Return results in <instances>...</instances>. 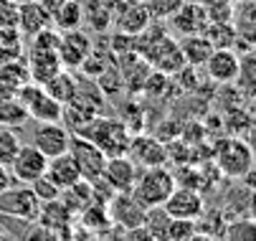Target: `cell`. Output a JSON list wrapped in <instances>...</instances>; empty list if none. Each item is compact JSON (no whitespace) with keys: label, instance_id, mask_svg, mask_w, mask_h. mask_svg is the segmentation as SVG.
Wrapping results in <instances>:
<instances>
[{"label":"cell","instance_id":"ba28073f","mask_svg":"<svg viewBox=\"0 0 256 241\" xmlns=\"http://www.w3.org/2000/svg\"><path fill=\"white\" fill-rule=\"evenodd\" d=\"M48 158L36 148V145H20V150L16 152V158L10 160V173L16 183H33L36 178H41L46 173Z\"/></svg>","mask_w":256,"mask_h":241},{"label":"cell","instance_id":"8d00e7d4","mask_svg":"<svg viewBox=\"0 0 256 241\" xmlns=\"http://www.w3.org/2000/svg\"><path fill=\"white\" fill-rule=\"evenodd\" d=\"M10 183H16V180H13V173H10V168L0 162V190H3V188H8Z\"/></svg>","mask_w":256,"mask_h":241},{"label":"cell","instance_id":"f35d334b","mask_svg":"<svg viewBox=\"0 0 256 241\" xmlns=\"http://www.w3.org/2000/svg\"><path fill=\"white\" fill-rule=\"evenodd\" d=\"M251 150H254V158H256V145H251Z\"/></svg>","mask_w":256,"mask_h":241},{"label":"cell","instance_id":"f546056e","mask_svg":"<svg viewBox=\"0 0 256 241\" xmlns=\"http://www.w3.org/2000/svg\"><path fill=\"white\" fill-rule=\"evenodd\" d=\"M76 218H79V224H82V226H86L89 231H96V234H102V231H106L109 226H112V218H109V208H106V203H99V200L89 203L86 208L76 216Z\"/></svg>","mask_w":256,"mask_h":241},{"label":"cell","instance_id":"8fae6325","mask_svg":"<svg viewBox=\"0 0 256 241\" xmlns=\"http://www.w3.org/2000/svg\"><path fill=\"white\" fill-rule=\"evenodd\" d=\"M127 155L132 158V162L137 168H152V165H165L168 162V148L162 140L150 134H132Z\"/></svg>","mask_w":256,"mask_h":241},{"label":"cell","instance_id":"83f0119b","mask_svg":"<svg viewBox=\"0 0 256 241\" xmlns=\"http://www.w3.org/2000/svg\"><path fill=\"white\" fill-rule=\"evenodd\" d=\"M203 36L213 44V48H234V44L238 41V30L231 26V20H208Z\"/></svg>","mask_w":256,"mask_h":241},{"label":"cell","instance_id":"1f68e13d","mask_svg":"<svg viewBox=\"0 0 256 241\" xmlns=\"http://www.w3.org/2000/svg\"><path fill=\"white\" fill-rule=\"evenodd\" d=\"M18 150H20V137H18L16 127L0 124V162L10 165V160L16 158Z\"/></svg>","mask_w":256,"mask_h":241},{"label":"cell","instance_id":"9c48e42d","mask_svg":"<svg viewBox=\"0 0 256 241\" xmlns=\"http://www.w3.org/2000/svg\"><path fill=\"white\" fill-rule=\"evenodd\" d=\"M208 10H206V3H200V0H186L170 18V30L175 33V36H193V33H203V28L208 26Z\"/></svg>","mask_w":256,"mask_h":241},{"label":"cell","instance_id":"5b68a950","mask_svg":"<svg viewBox=\"0 0 256 241\" xmlns=\"http://www.w3.org/2000/svg\"><path fill=\"white\" fill-rule=\"evenodd\" d=\"M254 150L246 140L238 137H228L216 148V165L226 178H244L254 168Z\"/></svg>","mask_w":256,"mask_h":241},{"label":"cell","instance_id":"2e32d148","mask_svg":"<svg viewBox=\"0 0 256 241\" xmlns=\"http://www.w3.org/2000/svg\"><path fill=\"white\" fill-rule=\"evenodd\" d=\"M74 218H76V216L71 214L58 198H54V200L41 203L38 216H36V224L44 226V228H46L48 234H54V236H71V224H76Z\"/></svg>","mask_w":256,"mask_h":241},{"label":"cell","instance_id":"44dd1931","mask_svg":"<svg viewBox=\"0 0 256 241\" xmlns=\"http://www.w3.org/2000/svg\"><path fill=\"white\" fill-rule=\"evenodd\" d=\"M58 200H61L74 216H79L89 203H94V186H92V180L79 178L76 183H71L68 188H61Z\"/></svg>","mask_w":256,"mask_h":241},{"label":"cell","instance_id":"603a6c76","mask_svg":"<svg viewBox=\"0 0 256 241\" xmlns=\"http://www.w3.org/2000/svg\"><path fill=\"white\" fill-rule=\"evenodd\" d=\"M234 86L248 99L256 96V48L238 54V74H236Z\"/></svg>","mask_w":256,"mask_h":241},{"label":"cell","instance_id":"4fadbf2b","mask_svg":"<svg viewBox=\"0 0 256 241\" xmlns=\"http://www.w3.org/2000/svg\"><path fill=\"white\" fill-rule=\"evenodd\" d=\"M68 142H71V132L64 122H38V127L33 132V145L46 158L66 152Z\"/></svg>","mask_w":256,"mask_h":241},{"label":"cell","instance_id":"d6a6232c","mask_svg":"<svg viewBox=\"0 0 256 241\" xmlns=\"http://www.w3.org/2000/svg\"><path fill=\"white\" fill-rule=\"evenodd\" d=\"M152 20H168L186 0H142Z\"/></svg>","mask_w":256,"mask_h":241},{"label":"cell","instance_id":"d4e9b609","mask_svg":"<svg viewBox=\"0 0 256 241\" xmlns=\"http://www.w3.org/2000/svg\"><path fill=\"white\" fill-rule=\"evenodd\" d=\"M28 66L23 58L0 64V94H18V89L28 82Z\"/></svg>","mask_w":256,"mask_h":241},{"label":"cell","instance_id":"cb8c5ba5","mask_svg":"<svg viewBox=\"0 0 256 241\" xmlns=\"http://www.w3.org/2000/svg\"><path fill=\"white\" fill-rule=\"evenodd\" d=\"M51 23H56L61 30L79 28L84 20V6L79 0H58V6H51Z\"/></svg>","mask_w":256,"mask_h":241},{"label":"cell","instance_id":"74e56055","mask_svg":"<svg viewBox=\"0 0 256 241\" xmlns=\"http://www.w3.org/2000/svg\"><path fill=\"white\" fill-rule=\"evenodd\" d=\"M246 214H248L251 218H256V190H251V193H248V206H246Z\"/></svg>","mask_w":256,"mask_h":241},{"label":"cell","instance_id":"7c38bea8","mask_svg":"<svg viewBox=\"0 0 256 241\" xmlns=\"http://www.w3.org/2000/svg\"><path fill=\"white\" fill-rule=\"evenodd\" d=\"M137 173H140V168L132 162L130 155H114V158H106V165L102 170V180L114 193H127V190H132Z\"/></svg>","mask_w":256,"mask_h":241},{"label":"cell","instance_id":"5bb4252c","mask_svg":"<svg viewBox=\"0 0 256 241\" xmlns=\"http://www.w3.org/2000/svg\"><path fill=\"white\" fill-rule=\"evenodd\" d=\"M58 58H61V66L64 68H79L84 64V58L92 54V38L84 36L79 28H71V30H64L61 38H58Z\"/></svg>","mask_w":256,"mask_h":241},{"label":"cell","instance_id":"836d02e7","mask_svg":"<svg viewBox=\"0 0 256 241\" xmlns=\"http://www.w3.org/2000/svg\"><path fill=\"white\" fill-rule=\"evenodd\" d=\"M196 236H198L196 221L170 218V226H168V234H165V238H168V241H186V238H196Z\"/></svg>","mask_w":256,"mask_h":241},{"label":"cell","instance_id":"52a82bcc","mask_svg":"<svg viewBox=\"0 0 256 241\" xmlns=\"http://www.w3.org/2000/svg\"><path fill=\"white\" fill-rule=\"evenodd\" d=\"M106 208H109V218H112V224L120 226L122 234L130 231V228L142 226L144 214H148V208H144V206H142L130 190H127V193H114L112 198H109Z\"/></svg>","mask_w":256,"mask_h":241},{"label":"cell","instance_id":"7a4b0ae2","mask_svg":"<svg viewBox=\"0 0 256 241\" xmlns=\"http://www.w3.org/2000/svg\"><path fill=\"white\" fill-rule=\"evenodd\" d=\"M132 134H134V132L124 124V120L104 117V114H96L94 122H92V124L86 127V132H84V137H89L92 142H96L106 158L127 155V148H130Z\"/></svg>","mask_w":256,"mask_h":241},{"label":"cell","instance_id":"d590c367","mask_svg":"<svg viewBox=\"0 0 256 241\" xmlns=\"http://www.w3.org/2000/svg\"><path fill=\"white\" fill-rule=\"evenodd\" d=\"M0 28H18V3L0 0Z\"/></svg>","mask_w":256,"mask_h":241},{"label":"cell","instance_id":"d6986e66","mask_svg":"<svg viewBox=\"0 0 256 241\" xmlns=\"http://www.w3.org/2000/svg\"><path fill=\"white\" fill-rule=\"evenodd\" d=\"M58 190L61 188H68L71 183H76L82 178L79 168H76V160L71 158V152H61V155H54L48 158V165H46V173H44Z\"/></svg>","mask_w":256,"mask_h":241},{"label":"cell","instance_id":"ffe728a7","mask_svg":"<svg viewBox=\"0 0 256 241\" xmlns=\"http://www.w3.org/2000/svg\"><path fill=\"white\" fill-rule=\"evenodd\" d=\"M114 18H117L120 33H127V36H137V33H142L144 28L152 23V18H150V13H148V8H144L142 0L124 3V6L114 13Z\"/></svg>","mask_w":256,"mask_h":241},{"label":"cell","instance_id":"4316f807","mask_svg":"<svg viewBox=\"0 0 256 241\" xmlns=\"http://www.w3.org/2000/svg\"><path fill=\"white\" fill-rule=\"evenodd\" d=\"M44 89H46L54 99H58L61 104H66V102L74 99V92H76V76L71 74V68H61V72H56V74L44 84Z\"/></svg>","mask_w":256,"mask_h":241},{"label":"cell","instance_id":"6da1fadb","mask_svg":"<svg viewBox=\"0 0 256 241\" xmlns=\"http://www.w3.org/2000/svg\"><path fill=\"white\" fill-rule=\"evenodd\" d=\"M175 188V173L165 165H152V168H140L137 180L132 186V196L144 206V208H155L168 200V196Z\"/></svg>","mask_w":256,"mask_h":241},{"label":"cell","instance_id":"7402d4cb","mask_svg":"<svg viewBox=\"0 0 256 241\" xmlns=\"http://www.w3.org/2000/svg\"><path fill=\"white\" fill-rule=\"evenodd\" d=\"M180 51H182V58L186 64L196 66V68H203V64L208 61L210 51H213V44L203 36V33H193V36H182L180 41Z\"/></svg>","mask_w":256,"mask_h":241},{"label":"cell","instance_id":"484cf974","mask_svg":"<svg viewBox=\"0 0 256 241\" xmlns=\"http://www.w3.org/2000/svg\"><path fill=\"white\" fill-rule=\"evenodd\" d=\"M28 120H30L28 117V110H26V104L16 94H0V124H6V127H20Z\"/></svg>","mask_w":256,"mask_h":241},{"label":"cell","instance_id":"e0dca14e","mask_svg":"<svg viewBox=\"0 0 256 241\" xmlns=\"http://www.w3.org/2000/svg\"><path fill=\"white\" fill-rule=\"evenodd\" d=\"M48 26H51V10L46 8L44 0H26L18 6V30L23 33V38L36 36Z\"/></svg>","mask_w":256,"mask_h":241},{"label":"cell","instance_id":"ab89813d","mask_svg":"<svg viewBox=\"0 0 256 241\" xmlns=\"http://www.w3.org/2000/svg\"><path fill=\"white\" fill-rule=\"evenodd\" d=\"M254 99H256V96H254Z\"/></svg>","mask_w":256,"mask_h":241},{"label":"cell","instance_id":"8992f818","mask_svg":"<svg viewBox=\"0 0 256 241\" xmlns=\"http://www.w3.org/2000/svg\"><path fill=\"white\" fill-rule=\"evenodd\" d=\"M68 152L76 160V168H79L82 178H86V180L102 178V170L106 165V155L102 152V148L96 142H92L84 134H71Z\"/></svg>","mask_w":256,"mask_h":241},{"label":"cell","instance_id":"9a60e30c","mask_svg":"<svg viewBox=\"0 0 256 241\" xmlns=\"http://www.w3.org/2000/svg\"><path fill=\"white\" fill-rule=\"evenodd\" d=\"M203 68L213 84L228 86L236 82V74H238V54L234 48H213Z\"/></svg>","mask_w":256,"mask_h":241},{"label":"cell","instance_id":"30bf717a","mask_svg":"<svg viewBox=\"0 0 256 241\" xmlns=\"http://www.w3.org/2000/svg\"><path fill=\"white\" fill-rule=\"evenodd\" d=\"M162 208L172 216V218H186V221H196L203 211V193L196 188H186V186H175L172 193L168 196V200L162 203Z\"/></svg>","mask_w":256,"mask_h":241},{"label":"cell","instance_id":"4dcf8cb0","mask_svg":"<svg viewBox=\"0 0 256 241\" xmlns=\"http://www.w3.org/2000/svg\"><path fill=\"white\" fill-rule=\"evenodd\" d=\"M224 238H231V241H256V218H251L246 214L241 218L228 221L226 228H224Z\"/></svg>","mask_w":256,"mask_h":241},{"label":"cell","instance_id":"f1b7e54d","mask_svg":"<svg viewBox=\"0 0 256 241\" xmlns=\"http://www.w3.org/2000/svg\"><path fill=\"white\" fill-rule=\"evenodd\" d=\"M26 56L23 33L18 28H0V64Z\"/></svg>","mask_w":256,"mask_h":241},{"label":"cell","instance_id":"ac0fdd59","mask_svg":"<svg viewBox=\"0 0 256 241\" xmlns=\"http://www.w3.org/2000/svg\"><path fill=\"white\" fill-rule=\"evenodd\" d=\"M28 76L36 84H46L56 72H61V58L56 51H44V48H28Z\"/></svg>","mask_w":256,"mask_h":241},{"label":"cell","instance_id":"3957f363","mask_svg":"<svg viewBox=\"0 0 256 241\" xmlns=\"http://www.w3.org/2000/svg\"><path fill=\"white\" fill-rule=\"evenodd\" d=\"M41 200L36 198L33 188L28 183H10L8 188L0 190V214L8 218H18L26 224H36Z\"/></svg>","mask_w":256,"mask_h":241},{"label":"cell","instance_id":"277c9868","mask_svg":"<svg viewBox=\"0 0 256 241\" xmlns=\"http://www.w3.org/2000/svg\"><path fill=\"white\" fill-rule=\"evenodd\" d=\"M16 96L26 104L30 120H36V122H61L64 104H61L58 99H54V96L44 89V84H36V82L28 79V82L18 89Z\"/></svg>","mask_w":256,"mask_h":241},{"label":"cell","instance_id":"e575fe53","mask_svg":"<svg viewBox=\"0 0 256 241\" xmlns=\"http://www.w3.org/2000/svg\"><path fill=\"white\" fill-rule=\"evenodd\" d=\"M30 188H33V193H36V198H38L41 203H46V200H54V198H58V188L46 178V176H41V178H36L33 183H30Z\"/></svg>","mask_w":256,"mask_h":241}]
</instances>
